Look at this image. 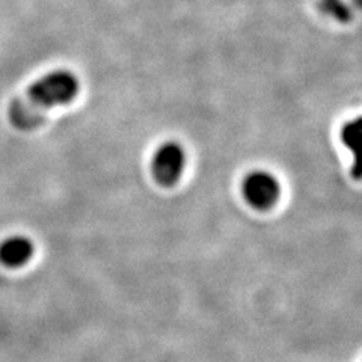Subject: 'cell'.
I'll list each match as a JSON object with an SVG mask.
<instances>
[{"label":"cell","mask_w":362,"mask_h":362,"mask_svg":"<svg viewBox=\"0 0 362 362\" xmlns=\"http://www.w3.org/2000/svg\"><path fill=\"white\" fill-rule=\"evenodd\" d=\"M77 93L78 81L71 71H52L32 83L25 94L11 103L9 121L23 132L35 129L44 121L45 113L56 106L71 103Z\"/></svg>","instance_id":"1"},{"label":"cell","mask_w":362,"mask_h":362,"mask_svg":"<svg viewBox=\"0 0 362 362\" xmlns=\"http://www.w3.org/2000/svg\"><path fill=\"white\" fill-rule=\"evenodd\" d=\"M33 255V243L25 235L8 237L0 243V263L6 267L25 266Z\"/></svg>","instance_id":"4"},{"label":"cell","mask_w":362,"mask_h":362,"mask_svg":"<svg viewBox=\"0 0 362 362\" xmlns=\"http://www.w3.org/2000/svg\"><path fill=\"white\" fill-rule=\"evenodd\" d=\"M359 139H361V122H359V119H355L354 122H349L344 127L343 141L349 146V148H352L356 154Z\"/></svg>","instance_id":"5"},{"label":"cell","mask_w":362,"mask_h":362,"mask_svg":"<svg viewBox=\"0 0 362 362\" xmlns=\"http://www.w3.org/2000/svg\"><path fill=\"white\" fill-rule=\"evenodd\" d=\"M243 197L249 206L257 210H269L275 206L281 195L279 181L269 173L255 171L243 181Z\"/></svg>","instance_id":"3"},{"label":"cell","mask_w":362,"mask_h":362,"mask_svg":"<svg viewBox=\"0 0 362 362\" xmlns=\"http://www.w3.org/2000/svg\"><path fill=\"white\" fill-rule=\"evenodd\" d=\"M186 154L183 146L177 142H166L158 146L153 156L151 173L154 180L163 187H171L178 183L183 175Z\"/></svg>","instance_id":"2"}]
</instances>
